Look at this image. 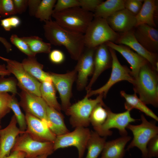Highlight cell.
<instances>
[{
  "mask_svg": "<svg viewBox=\"0 0 158 158\" xmlns=\"http://www.w3.org/2000/svg\"><path fill=\"white\" fill-rule=\"evenodd\" d=\"M44 22L43 28L46 39L51 44L64 46L71 58L78 61L85 47L84 34L66 29L51 19Z\"/></svg>",
  "mask_w": 158,
  "mask_h": 158,
  "instance_id": "6da1fadb",
  "label": "cell"
},
{
  "mask_svg": "<svg viewBox=\"0 0 158 158\" xmlns=\"http://www.w3.org/2000/svg\"><path fill=\"white\" fill-rule=\"evenodd\" d=\"M147 63L140 68L132 84L134 93L145 104L158 106V78L155 70Z\"/></svg>",
  "mask_w": 158,
  "mask_h": 158,
  "instance_id": "7a4b0ae2",
  "label": "cell"
},
{
  "mask_svg": "<svg viewBox=\"0 0 158 158\" xmlns=\"http://www.w3.org/2000/svg\"><path fill=\"white\" fill-rule=\"evenodd\" d=\"M52 17L62 27L83 34L94 18L93 13L86 11L80 7L53 13Z\"/></svg>",
  "mask_w": 158,
  "mask_h": 158,
  "instance_id": "3957f363",
  "label": "cell"
},
{
  "mask_svg": "<svg viewBox=\"0 0 158 158\" xmlns=\"http://www.w3.org/2000/svg\"><path fill=\"white\" fill-rule=\"evenodd\" d=\"M84 35L85 47L94 48L107 42L115 43L119 34L112 29L106 19L94 17Z\"/></svg>",
  "mask_w": 158,
  "mask_h": 158,
  "instance_id": "277c9868",
  "label": "cell"
},
{
  "mask_svg": "<svg viewBox=\"0 0 158 158\" xmlns=\"http://www.w3.org/2000/svg\"><path fill=\"white\" fill-rule=\"evenodd\" d=\"M103 94L94 99H89L86 95L82 99L72 104L65 111L70 116L69 122L73 127H87L90 124V117L95 107L103 102Z\"/></svg>",
  "mask_w": 158,
  "mask_h": 158,
  "instance_id": "5b68a950",
  "label": "cell"
},
{
  "mask_svg": "<svg viewBox=\"0 0 158 158\" xmlns=\"http://www.w3.org/2000/svg\"><path fill=\"white\" fill-rule=\"evenodd\" d=\"M141 123L138 125L129 124L127 128L133 135L132 141L127 146V150L134 147L138 148L141 151L143 158H148L147 145L150 140L158 134V127L155 123L148 121L144 116H141Z\"/></svg>",
  "mask_w": 158,
  "mask_h": 158,
  "instance_id": "8992f818",
  "label": "cell"
},
{
  "mask_svg": "<svg viewBox=\"0 0 158 158\" xmlns=\"http://www.w3.org/2000/svg\"><path fill=\"white\" fill-rule=\"evenodd\" d=\"M90 134L91 130L87 127L75 128L72 132L56 136L53 142L54 150L74 146L78 150V158H83Z\"/></svg>",
  "mask_w": 158,
  "mask_h": 158,
  "instance_id": "52a82bcc",
  "label": "cell"
},
{
  "mask_svg": "<svg viewBox=\"0 0 158 158\" xmlns=\"http://www.w3.org/2000/svg\"><path fill=\"white\" fill-rule=\"evenodd\" d=\"M109 48L112 60L111 72L110 78L107 83L101 87L94 90H91L87 92L86 95L88 98L101 94H103L104 97L105 98L109 90L117 83L126 80L133 84L134 82L135 79L132 75L131 71L120 63L115 51L110 48Z\"/></svg>",
  "mask_w": 158,
  "mask_h": 158,
  "instance_id": "ba28073f",
  "label": "cell"
},
{
  "mask_svg": "<svg viewBox=\"0 0 158 158\" xmlns=\"http://www.w3.org/2000/svg\"><path fill=\"white\" fill-rule=\"evenodd\" d=\"M15 151L24 152L25 158H32L43 154L49 156L54 151L53 142L34 140L25 131L17 137L11 152Z\"/></svg>",
  "mask_w": 158,
  "mask_h": 158,
  "instance_id": "9c48e42d",
  "label": "cell"
},
{
  "mask_svg": "<svg viewBox=\"0 0 158 158\" xmlns=\"http://www.w3.org/2000/svg\"><path fill=\"white\" fill-rule=\"evenodd\" d=\"M0 59L6 62V66L7 70L16 78L18 81V85L21 89L41 97V83L25 71L21 63L2 57Z\"/></svg>",
  "mask_w": 158,
  "mask_h": 158,
  "instance_id": "30bf717a",
  "label": "cell"
},
{
  "mask_svg": "<svg viewBox=\"0 0 158 158\" xmlns=\"http://www.w3.org/2000/svg\"><path fill=\"white\" fill-rule=\"evenodd\" d=\"M52 82L58 91L61 101V107L65 112L71 105L72 88L77 79V72L74 69L64 74L49 73Z\"/></svg>",
  "mask_w": 158,
  "mask_h": 158,
  "instance_id": "8fae6325",
  "label": "cell"
},
{
  "mask_svg": "<svg viewBox=\"0 0 158 158\" xmlns=\"http://www.w3.org/2000/svg\"><path fill=\"white\" fill-rule=\"evenodd\" d=\"M107 118L101 127L99 135L104 137L111 135L113 132L110 129L113 128L118 129L122 136L127 135L128 132L126 129L127 126L131 123L137 120L131 116L130 111L126 110L123 112L116 113L112 112L107 107Z\"/></svg>",
  "mask_w": 158,
  "mask_h": 158,
  "instance_id": "7c38bea8",
  "label": "cell"
},
{
  "mask_svg": "<svg viewBox=\"0 0 158 158\" xmlns=\"http://www.w3.org/2000/svg\"><path fill=\"white\" fill-rule=\"evenodd\" d=\"M86 48L75 68L77 72V89L79 91L85 88L88 78L93 74L94 70V57L97 47Z\"/></svg>",
  "mask_w": 158,
  "mask_h": 158,
  "instance_id": "4fadbf2b",
  "label": "cell"
},
{
  "mask_svg": "<svg viewBox=\"0 0 158 158\" xmlns=\"http://www.w3.org/2000/svg\"><path fill=\"white\" fill-rule=\"evenodd\" d=\"M20 94L19 105L26 113L30 114L42 120L48 125L47 104L41 97L23 89Z\"/></svg>",
  "mask_w": 158,
  "mask_h": 158,
  "instance_id": "5bb4252c",
  "label": "cell"
},
{
  "mask_svg": "<svg viewBox=\"0 0 158 158\" xmlns=\"http://www.w3.org/2000/svg\"><path fill=\"white\" fill-rule=\"evenodd\" d=\"M27 128L25 132L34 140L41 142H54L56 136L47 123L30 114L25 115Z\"/></svg>",
  "mask_w": 158,
  "mask_h": 158,
  "instance_id": "9a60e30c",
  "label": "cell"
},
{
  "mask_svg": "<svg viewBox=\"0 0 158 158\" xmlns=\"http://www.w3.org/2000/svg\"><path fill=\"white\" fill-rule=\"evenodd\" d=\"M112 57L108 47L104 43L97 47L94 57V70L92 76L85 89L87 92L91 88L99 76L104 71L111 67Z\"/></svg>",
  "mask_w": 158,
  "mask_h": 158,
  "instance_id": "2e32d148",
  "label": "cell"
},
{
  "mask_svg": "<svg viewBox=\"0 0 158 158\" xmlns=\"http://www.w3.org/2000/svg\"><path fill=\"white\" fill-rule=\"evenodd\" d=\"M115 43L125 45L135 50L145 58L155 70L158 71L157 54L148 51L141 45L135 38L133 30L119 34V36Z\"/></svg>",
  "mask_w": 158,
  "mask_h": 158,
  "instance_id": "e0dca14e",
  "label": "cell"
},
{
  "mask_svg": "<svg viewBox=\"0 0 158 158\" xmlns=\"http://www.w3.org/2000/svg\"><path fill=\"white\" fill-rule=\"evenodd\" d=\"M17 124L13 115L8 125L4 128L0 129V158H4L10 154L17 137L25 132L21 131Z\"/></svg>",
  "mask_w": 158,
  "mask_h": 158,
  "instance_id": "ac0fdd59",
  "label": "cell"
},
{
  "mask_svg": "<svg viewBox=\"0 0 158 158\" xmlns=\"http://www.w3.org/2000/svg\"><path fill=\"white\" fill-rule=\"evenodd\" d=\"M106 20L112 29L119 34L132 30L136 25L135 16L125 8L116 12Z\"/></svg>",
  "mask_w": 158,
  "mask_h": 158,
  "instance_id": "d6986e66",
  "label": "cell"
},
{
  "mask_svg": "<svg viewBox=\"0 0 158 158\" xmlns=\"http://www.w3.org/2000/svg\"><path fill=\"white\" fill-rule=\"evenodd\" d=\"M133 30L137 41L148 51L156 53L158 50V31L145 24L139 25Z\"/></svg>",
  "mask_w": 158,
  "mask_h": 158,
  "instance_id": "ffe728a7",
  "label": "cell"
},
{
  "mask_svg": "<svg viewBox=\"0 0 158 158\" xmlns=\"http://www.w3.org/2000/svg\"><path fill=\"white\" fill-rule=\"evenodd\" d=\"M105 44L109 47L118 52L126 60L130 66L131 73L134 79L137 77L141 67L148 63L145 58L127 46L111 42H107Z\"/></svg>",
  "mask_w": 158,
  "mask_h": 158,
  "instance_id": "44dd1931",
  "label": "cell"
},
{
  "mask_svg": "<svg viewBox=\"0 0 158 158\" xmlns=\"http://www.w3.org/2000/svg\"><path fill=\"white\" fill-rule=\"evenodd\" d=\"M131 139L130 136L127 135L106 142L99 158H123L126 145Z\"/></svg>",
  "mask_w": 158,
  "mask_h": 158,
  "instance_id": "7402d4cb",
  "label": "cell"
},
{
  "mask_svg": "<svg viewBox=\"0 0 158 158\" xmlns=\"http://www.w3.org/2000/svg\"><path fill=\"white\" fill-rule=\"evenodd\" d=\"M47 113L48 126L56 136L70 132L65 123L63 116L60 112L47 105Z\"/></svg>",
  "mask_w": 158,
  "mask_h": 158,
  "instance_id": "603a6c76",
  "label": "cell"
},
{
  "mask_svg": "<svg viewBox=\"0 0 158 158\" xmlns=\"http://www.w3.org/2000/svg\"><path fill=\"white\" fill-rule=\"evenodd\" d=\"M21 63L25 71L40 82H52L49 73L43 71V65L38 62L35 57L25 59Z\"/></svg>",
  "mask_w": 158,
  "mask_h": 158,
  "instance_id": "cb8c5ba5",
  "label": "cell"
},
{
  "mask_svg": "<svg viewBox=\"0 0 158 158\" xmlns=\"http://www.w3.org/2000/svg\"><path fill=\"white\" fill-rule=\"evenodd\" d=\"M157 8L155 0H144L140 11L135 16L136 27L141 24H145L154 28L156 25L154 20V15Z\"/></svg>",
  "mask_w": 158,
  "mask_h": 158,
  "instance_id": "d4e9b609",
  "label": "cell"
},
{
  "mask_svg": "<svg viewBox=\"0 0 158 158\" xmlns=\"http://www.w3.org/2000/svg\"><path fill=\"white\" fill-rule=\"evenodd\" d=\"M120 94L125 99L124 107L127 110L130 111L134 109H138L156 121H158L157 116L140 99L136 94L134 93L133 94H129L124 91H121Z\"/></svg>",
  "mask_w": 158,
  "mask_h": 158,
  "instance_id": "484cf974",
  "label": "cell"
},
{
  "mask_svg": "<svg viewBox=\"0 0 158 158\" xmlns=\"http://www.w3.org/2000/svg\"><path fill=\"white\" fill-rule=\"evenodd\" d=\"M125 0H107L103 1L93 13L94 17L106 19L116 12L123 9Z\"/></svg>",
  "mask_w": 158,
  "mask_h": 158,
  "instance_id": "4316f807",
  "label": "cell"
},
{
  "mask_svg": "<svg viewBox=\"0 0 158 158\" xmlns=\"http://www.w3.org/2000/svg\"><path fill=\"white\" fill-rule=\"evenodd\" d=\"M106 139V137L101 136L95 131L91 130L87 143V152L85 158H98L103 150Z\"/></svg>",
  "mask_w": 158,
  "mask_h": 158,
  "instance_id": "83f0119b",
  "label": "cell"
},
{
  "mask_svg": "<svg viewBox=\"0 0 158 158\" xmlns=\"http://www.w3.org/2000/svg\"><path fill=\"white\" fill-rule=\"evenodd\" d=\"M41 83V97L48 106L60 112L62 109L61 106L57 100L56 88L52 82H44Z\"/></svg>",
  "mask_w": 158,
  "mask_h": 158,
  "instance_id": "f1b7e54d",
  "label": "cell"
},
{
  "mask_svg": "<svg viewBox=\"0 0 158 158\" xmlns=\"http://www.w3.org/2000/svg\"><path fill=\"white\" fill-rule=\"evenodd\" d=\"M107 108L104 102L98 104L93 109L90 117V123L92 126L95 131L99 135L101 127L107 118Z\"/></svg>",
  "mask_w": 158,
  "mask_h": 158,
  "instance_id": "f546056e",
  "label": "cell"
},
{
  "mask_svg": "<svg viewBox=\"0 0 158 158\" xmlns=\"http://www.w3.org/2000/svg\"><path fill=\"white\" fill-rule=\"evenodd\" d=\"M21 38L28 44L31 51L36 54L38 53H49L51 51V44L45 42L38 36H31Z\"/></svg>",
  "mask_w": 158,
  "mask_h": 158,
  "instance_id": "4dcf8cb0",
  "label": "cell"
},
{
  "mask_svg": "<svg viewBox=\"0 0 158 158\" xmlns=\"http://www.w3.org/2000/svg\"><path fill=\"white\" fill-rule=\"evenodd\" d=\"M56 0H42L35 16L42 21L44 22L51 19Z\"/></svg>",
  "mask_w": 158,
  "mask_h": 158,
  "instance_id": "1f68e13d",
  "label": "cell"
},
{
  "mask_svg": "<svg viewBox=\"0 0 158 158\" xmlns=\"http://www.w3.org/2000/svg\"><path fill=\"white\" fill-rule=\"evenodd\" d=\"M9 107L14 112L19 128L21 131H25L27 128L25 115L22 112L19 103L13 95L10 102Z\"/></svg>",
  "mask_w": 158,
  "mask_h": 158,
  "instance_id": "d6a6232c",
  "label": "cell"
},
{
  "mask_svg": "<svg viewBox=\"0 0 158 158\" xmlns=\"http://www.w3.org/2000/svg\"><path fill=\"white\" fill-rule=\"evenodd\" d=\"M10 40L12 44L28 57L35 56L36 54L31 51L28 44L21 37H19L16 34H13L11 36Z\"/></svg>",
  "mask_w": 158,
  "mask_h": 158,
  "instance_id": "836d02e7",
  "label": "cell"
},
{
  "mask_svg": "<svg viewBox=\"0 0 158 158\" xmlns=\"http://www.w3.org/2000/svg\"><path fill=\"white\" fill-rule=\"evenodd\" d=\"M0 92H11L13 95L17 93L16 84L15 82L11 78H6L4 76L0 77Z\"/></svg>",
  "mask_w": 158,
  "mask_h": 158,
  "instance_id": "e575fe53",
  "label": "cell"
},
{
  "mask_svg": "<svg viewBox=\"0 0 158 158\" xmlns=\"http://www.w3.org/2000/svg\"><path fill=\"white\" fill-rule=\"evenodd\" d=\"M0 13L1 17H6L17 14L13 0H1Z\"/></svg>",
  "mask_w": 158,
  "mask_h": 158,
  "instance_id": "d590c367",
  "label": "cell"
},
{
  "mask_svg": "<svg viewBox=\"0 0 158 158\" xmlns=\"http://www.w3.org/2000/svg\"><path fill=\"white\" fill-rule=\"evenodd\" d=\"M78 7H80L79 0H58L54 6L53 13Z\"/></svg>",
  "mask_w": 158,
  "mask_h": 158,
  "instance_id": "8d00e7d4",
  "label": "cell"
},
{
  "mask_svg": "<svg viewBox=\"0 0 158 158\" xmlns=\"http://www.w3.org/2000/svg\"><path fill=\"white\" fill-rule=\"evenodd\" d=\"M12 96V95H11L8 93L0 92V118L1 119L11 110L9 104Z\"/></svg>",
  "mask_w": 158,
  "mask_h": 158,
  "instance_id": "74e56055",
  "label": "cell"
},
{
  "mask_svg": "<svg viewBox=\"0 0 158 158\" xmlns=\"http://www.w3.org/2000/svg\"><path fill=\"white\" fill-rule=\"evenodd\" d=\"M143 1L142 0H125V8L136 16L140 11Z\"/></svg>",
  "mask_w": 158,
  "mask_h": 158,
  "instance_id": "f35d334b",
  "label": "cell"
},
{
  "mask_svg": "<svg viewBox=\"0 0 158 158\" xmlns=\"http://www.w3.org/2000/svg\"><path fill=\"white\" fill-rule=\"evenodd\" d=\"M148 158L158 157V135L152 138L147 145Z\"/></svg>",
  "mask_w": 158,
  "mask_h": 158,
  "instance_id": "ab89813d",
  "label": "cell"
},
{
  "mask_svg": "<svg viewBox=\"0 0 158 158\" xmlns=\"http://www.w3.org/2000/svg\"><path fill=\"white\" fill-rule=\"evenodd\" d=\"M80 6L85 10L94 13L97 7L103 1L101 0H79Z\"/></svg>",
  "mask_w": 158,
  "mask_h": 158,
  "instance_id": "60d3db41",
  "label": "cell"
},
{
  "mask_svg": "<svg viewBox=\"0 0 158 158\" xmlns=\"http://www.w3.org/2000/svg\"><path fill=\"white\" fill-rule=\"evenodd\" d=\"M49 58L52 63L56 64H59L63 62L65 57L63 53L59 49H54L50 52Z\"/></svg>",
  "mask_w": 158,
  "mask_h": 158,
  "instance_id": "b9f144b4",
  "label": "cell"
},
{
  "mask_svg": "<svg viewBox=\"0 0 158 158\" xmlns=\"http://www.w3.org/2000/svg\"><path fill=\"white\" fill-rule=\"evenodd\" d=\"M17 13L21 14L25 11L28 7V0H13Z\"/></svg>",
  "mask_w": 158,
  "mask_h": 158,
  "instance_id": "7bdbcfd3",
  "label": "cell"
},
{
  "mask_svg": "<svg viewBox=\"0 0 158 158\" xmlns=\"http://www.w3.org/2000/svg\"><path fill=\"white\" fill-rule=\"evenodd\" d=\"M41 1V0H28V7L30 16H35Z\"/></svg>",
  "mask_w": 158,
  "mask_h": 158,
  "instance_id": "ee69618b",
  "label": "cell"
},
{
  "mask_svg": "<svg viewBox=\"0 0 158 158\" xmlns=\"http://www.w3.org/2000/svg\"><path fill=\"white\" fill-rule=\"evenodd\" d=\"M4 158H25V154L23 152L15 151L11 152L10 154Z\"/></svg>",
  "mask_w": 158,
  "mask_h": 158,
  "instance_id": "f6af8a7d",
  "label": "cell"
},
{
  "mask_svg": "<svg viewBox=\"0 0 158 158\" xmlns=\"http://www.w3.org/2000/svg\"><path fill=\"white\" fill-rule=\"evenodd\" d=\"M9 18L12 28H17L20 25L21 21L18 16L14 15L9 17Z\"/></svg>",
  "mask_w": 158,
  "mask_h": 158,
  "instance_id": "bcb514c9",
  "label": "cell"
},
{
  "mask_svg": "<svg viewBox=\"0 0 158 158\" xmlns=\"http://www.w3.org/2000/svg\"><path fill=\"white\" fill-rule=\"evenodd\" d=\"M1 24L6 31H9L12 28L9 17L1 20Z\"/></svg>",
  "mask_w": 158,
  "mask_h": 158,
  "instance_id": "7dc6e473",
  "label": "cell"
},
{
  "mask_svg": "<svg viewBox=\"0 0 158 158\" xmlns=\"http://www.w3.org/2000/svg\"><path fill=\"white\" fill-rule=\"evenodd\" d=\"M0 42L3 45L7 52L8 53L12 50L11 44L6 38L0 36Z\"/></svg>",
  "mask_w": 158,
  "mask_h": 158,
  "instance_id": "c3c4849f",
  "label": "cell"
},
{
  "mask_svg": "<svg viewBox=\"0 0 158 158\" xmlns=\"http://www.w3.org/2000/svg\"><path fill=\"white\" fill-rule=\"evenodd\" d=\"M11 74L4 64L0 63V76H1L9 75Z\"/></svg>",
  "mask_w": 158,
  "mask_h": 158,
  "instance_id": "681fc988",
  "label": "cell"
},
{
  "mask_svg": "<svg viewBox=\"0 0 158 158\" xmlns=\"http://www.w3.org/2000/svg\"><path fill=\"white\" fill-rule=\"evenodd\" d=\"M48 155L47 154H43L38 156L32 158H47Z\"/></svg>",
  "mask_w": 158,
  "mask_h": 158,
  "instance_id": "f907efd6",
  "label": "cell"
},
{
  "mask_svg": "<svg viewBox=\"0 0 158 158\" xmlns=\"http://www.w3.org/2000/svg\"><path fill=\"white\" fill-rule=\"evenodd\" d=\"M1 119L0 118V123H1Z\"/></svg>",
  "mask_w": 158,
  "mask_h": 158,
  "instance_id": "816d5d0a",
  "label": "cell"
},
{
  "mask_svg": "<svg viewBox=\"0 0 158 158\" xmlns=\"http://www.w3.org/2000/svg\"><path fill=\"white\" fill-rule=\"evenodd\" d=\"M1 126L0 125V129H1Z\"/></svg>",
  "mask_w": 158,
  "mask_h": 158,
  "instance_id": "f5cc1de1",
  "label": "cell"
},
{
  "mask_svg": "<svg viewBox=\"0 0 158 158\" xmlns=\"http://www.w3.org/2000/svg\"><path fill=\"white\" fill-rule=\"evenodd\" d=\"M0 1L1 0H0ZM1 17V15H0V18Z\"/></svg>",
  "mask_w": 158,
  "mask_h": 158,
  "instance_id": "db71d44e",
  "label": "cell"
},
{
  "mask_svg": "<svg viewBox=\"0 0 158 158\" xmlns=\"http://www.w3.org/2000/svg\"><path fill=\"white\" fill-rule=\"evenodd\" d=\"M1 56H0V57Z\"/></svg>",
  "mask_w": 158,
  "mask_h": 158,
  "instance_id": "11a10c76",
  "label": "cell"
}]
</instances>
